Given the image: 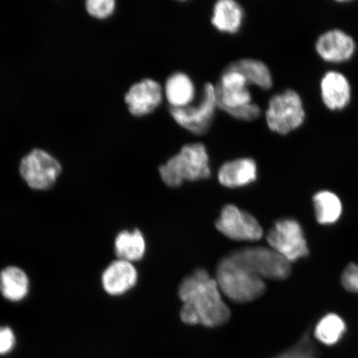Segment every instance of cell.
Here are the masks:
<instances>
[{"label": "cell", "mask_w": 358, "mask_h": 358, "mask_svg": "<svg viewBox=\"0 0 358 358\" xmlns=\"http://www.w3.org/2000/svg\"><path fill=\"white\" fill-rule=\"evenodd\" d=\"M15 335L7 326L0 327V355L10 352L15 345Z\"/></svg>", "instance_id": "obj_26"}, {"label": "cell", "mask_w": 358, "mask_h": 358, "mask_svg": "<svg viewBox=\"0 0 358 358\" xmlns=\"http://www.w3.org/2000/svg\"><path fill=\"white\" fill-rule=\"evenodd\" d=\"M29 286L28 275L20 267L8 266L0 272V293L8 301H24L29 292Z\"/></svg>", "instance_id": "obj_17"}, {"label": "cell", "mask_w": 358, "mask_h": 358, "mask_svg": "<svg viewBox=\"0 0 358 358\" xmlns=\"http://www.w3.org/2000/svg\"><path fill=\"white\" fill-rule=\"evenodd\" d=\"M342 285L349 292L358 294V264L351 263L344 270Z\"/></svg>", "instance_id": "obj_25"}, {"label": "cell", "mask_w": 358, "mask_h": 358, "mask_svg": "<svg viewBox=\"0 0 358 358\" xmlns=\"http://www.w3.org/2000/svg\"><path fill=\"white\" fill-rule=\"evenodd\" d=\"M217 108L215 86L212 83H207L204 85L203 96L198 106L189 105L182 108L169 107V111L181 127L196 136H203L212 127Z\"/></svg>", "instance_id": "obj_6"}, {"label": "cell", "mask_w": 358, "mask_h": 358, "mask_svg": "<svg viewBox=\"0 0 358 358\" xmlns=\"http://www.w3.org/2000/svg\"><path fill=\"white\" fill-rule=\"evenodd\" d=\"M227 115L231 116L232 118L243 120L245 122H252L257 120L262 115V109L256 103H250L241 107H237L234 109H225Z\"/></svg>", "instance_id": "obj_24"}, {"label": "cell", "mask_w": 358, "mask_h": 358, "mask_svg": "<svg viewBox=\"0 0 358 358\" xmlns=\"http://www.w3.org/2000/svg\"><path fill=\"white\" fill-rule=\"evenodd\" d=\"M169 107L182 108L191 105L194 99L195 87L192 80L185 73H176L170 76L165 84Z\"/></svg>", "instance_id": "obj_19"}, {"label": "cell", "mask_w": 358, "mask_h": 358, "mask_svg": "<svg viewBox=\"0 0 358 358\" xmlns=\"http://www.w3.org/2000/svg\"><path fill=\"white\" fill-rule=\"evenodd\" d=\"M21 177L31 189L48 190L55 185L62 173L61 164L48 152L34 150L21 160Z\"/></svg>", "instance_id": "obj_7"}, {"label": "cell", "mask_w": 358, "mask_h": 358, "mask_svg": "<svg viewBox=\"0 0 358 358\" xmlns=\"http://www.w3.org/2000/svg\"><path fill=\"white\" fill-rule=\"evenodd\" d=\"M243 20V8L234 0H220L215 4L212 24L220 32L238 33Z\"/></svg>", "instance_id": "obj_16"}, {"label": "cell", "mask_w": 358, "mask_h": 358, "mask_svg": "<svg viewBox=\"0 0 358 358\" xmlns=\"http://www.w3.org/2000/svg\"><path fill=\"white\" fill-rule=\"evenodd\" d=\"M320 98L327 109L341 111L350 105L352 87L345 74L337 70L326 71L320 79Z\"/></svg>", "instance_id": "obj_12"}, {"label": "cell", "mask_w": 358, "mask_h": 358, "mask_svg": "<svg viewBox=\"0 0 358 358\" xmlns=\"http://www.w3.org/2000/svg\"><path fill=\"white\" fill-rule=\"evenodd\" d=\"M216 280L221 293L235 303H250L266 292L265 281L244 270L227 257L217 267Z\"/></svg>", "instance_id": "obj_3"}, {"label": "cell", "mask_w": 358, "mask_h": 358, "mask_svg": "<svg viewBox=\"0 0 358 358\" xmlns=\"http://www.w3.org/2000/svg\"><path fill=\"white\" fill-rule=\"evenodd\" d=\"M306 120L303 101L294 89L275 94L268 102L266 122L271 132L287 136L301 128Z\"/></svg>", "instance_id": "obj_4"}, {"label": "cell", "mask_w": 358, "mask_h": 358, "mask_svg": "<svg viewBox=\"0 0 358 358\" xmlns=\"http://www.w3.org/2000/svg\"><path fill=\"white\" fill-rule=\"evenodd\" d=\"M86 8L90 15L97 20H106L113 15L115 2L114 0H88Z\"/></svg>", "instance_id": "obj_23"}, {"label": "cell", "mask_w": 358, "mask_h": 358, "mask_svg": "<svg viewBox=\"0 0 358 358\" xmlns=\"http://www.w3.org/2000/svg\"><path fill=\"white\" fill-rule=\"evenodd\" d=\"M225 69L238 71L244 76L250 85H254L263 91H268L273 87L271 71L265 62L261 60L243 58L231 62Z\"/></svg>", "instance_id": "obj_18"}, {"label": "cell", "mask_w": 358, "mask_h": 358, "mask_svg": "<svg viewBox=\"0 0 358 358\" xmlns=\"http://www.w3.org/2000/svg\"><path fill=\"white\" fill-rule=\"evenodd\" d=\"M145 241L141 231H124L115 241V252L118 259L133 262L140 261L145 256Z\"/></svg>", "instance_id": "obj_20"}, {"label": "cell", "mask_w": 358, "mask_h": 358, "mask_svg": "<svg viewBox=\"0 0 358 358\" xmlns=\"http://www.w3.org/2000/svg\"><path fill=\"white\" fill-rule=\"evenodd\" d=\"M178 294L183 303L180 317L185 324L215 328L230 320L231 311L223 301L216 279L204 268L187 276L179 285Z\"/></svg>", "instance_id": "obj_1"}, {"label": "cell", "mask_w": 358, "mask_h": 358, "mask_svg": "<svg viewBox=\"0 0 358 358\" xmlns=\"http://www.w3.org/2000/svg\"><path fill=\"white\" fill-rule=\"evenodd\" d=\"M266 238L270 248L290 264L308 256V249L302 227L294 219L277 222Z\"/></svg>", "instance_id": "obj_8"}, {"label": "cell", "mask_w": 358, "mask_h": 358, "mask_svg": "<svg viewBox=\"0 0 358 358\" xmlns=\"http://www.w3.org/2000/svg\"><path fill=\"white\" fill-rule=\"evenodd\" d=\"M320 59L331 64H342L356 55L357 43L352 36L341 29H331L322 33L315 44Z\"/></svg>", "instance_id": "obj_10"}, {"label": "cell", "mask_w": 358, "mask_h": 358, "mask_svg": "<svg viewBox=\"0 0 358 358\" xmlns=\"http://www.w3.org/2000/svg\"><path fill=\"white\" fill-rule=\"evenodd\" d=\"M216 227L227 238L237 241H256L263 236L262 227L257 219L235 205L223 208Z\"/></svg>", "instance_id": "obj_9"}, {"label": "cell", "mask_w": 358, "mask_h": 358, "mask_svg": "<svg viewBox=\"0 0 358 358\" xmlns=\"http://www.w3.org/2000/svg\"><path fill=\"white\" fill-rule=\"evenodd\" d=\"M138 280L136 268L131 262L117 259L106 268L102 275V286L106 292L117 296L127 293L136 285Z\"/></svg>", "instance_id": "obj_14"}, {"label": "cell", "mask_w": 358, "mask_h": 358, "mask_svg": "<svg viewBox=\"0 0 358 358\" xmlns=\"http://www.w3.org/2000/svg\"><path fill=\"white\" fill-rule=\"evenodd\" d=\"M249 86L243 74L236 71L224 69L215 86L217 108L222 110L234 109L252 103Z\"/></svg>", "instance_id": "obj_11"}, {"label": "cell", "mask_w": 358, "mask_h": 358, "mask_svg": "<svg viewBox=\"0 0 358 358\" xmlns=\"http://www.w3.org/2000/svg\"><path fill=\"white\" fill-rule=\"evenodd\" d=\"M227 257L263 280H285L291 273L290 263L271 248H245L232 252Z\"/></svg>", "instance_id": "obj_5"}, {"label": "cell", "mask_w": 358, "mask_h": 358, "mask_svg": "<svg viewBox=\"0 0 358 358\" xmlns=\"http://www.w3.org/2000/svg\"><path fill=\"white\" fill-rule=\"evenodd\" d=\"M317 222L329 225L337 222L342 214V203L338 195L330 191H320L313 196Z\"/></svg>", "instance_id": "obj_21"}, {"label": "cell", "mask_w": 358, "mask_h": 358, "mask_svg": "<svg viewBox=\"0 0 358 358\" xmlns=\"http://www.w3.org/2000/svg\"><path fill=\"white\" fill-rule=\"evenodd\" d=\"M162 101V87L156 80L149 78L134 84L124 96L129 113L136 117L153 113Z\"/></svg>", "instance_id": "obj_13"}, {"label": "cell", "mask_w": 358, "mask_h": 358, "mask_svg": "<svg viewBox=\"0 0 358 358\" xmlns=\"http://www.w3.org/2000/svg\"><path fill=\"white\" fill-rule=\"evenodd\" d=\"M278 358H313V356L310 344L303 340L299 346Z\"/></svg>", "instance_id": "obj_27"}, {"label": "cell", "mask_w": 358, "mask_h": 358, "mask_svg": "<svg viewBox=\"0 0 358 358\" xmlns=\"http://www.w3.org/2000/svg\"><path fill=\"white\" fill-rule=\"evenodd\" d=\"M257 164L252 158H241L223 164L218 171V180L224 187L235 189L257 180Z\"/></svg>", "instance_id": "obj_15"}, {"label": "cell", "mask_w": 358, "mask_h": 358, "mask_svg": "<svg viewBox=\"0 0 358 358\" xmlns=\"http://www.w3.org/2000/svg\"><path fill=\"white\" fill-rule=\"evenodd\" d=\"M346 324L338 315L329 313L320 321L315 331V337L326 345L337 343L345 333Z\"/></svg>", "instance_id": "obj_22"}, {"label": "cell", "mask_w": 358, "mask_h": 358, "mask_svg": "<svg viewBox=\"0 0 358 358\" xmlns=\"http://www.w3.org/2000/svg\"><path fill=\"white\" fill-rule=\"evenodd\" d=\"M163 182L170 187H178L185 181H199L211 176L209 156L201 143L182 147L180 151L159 167Z\"/></svg>", "instance_id": "obj_2"}]
</instances>
